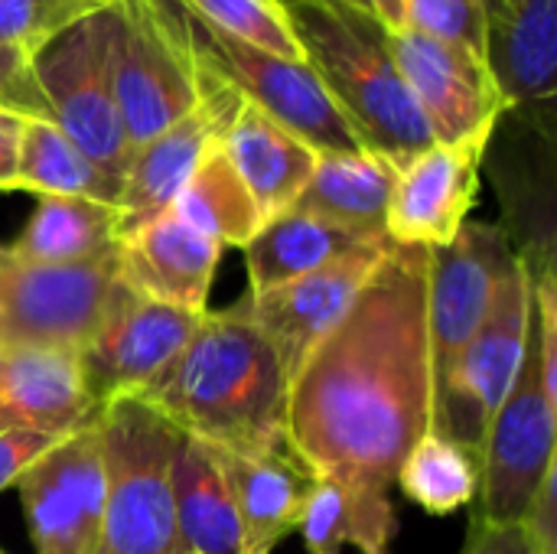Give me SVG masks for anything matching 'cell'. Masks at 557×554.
Returning a JSON list of instances; mask_svg holds the SVG:
<instances>
[{
	"label": "cell",
	"instance_id": "obj_16",
	"mask_svg": "<svg viewBox=\"0 0 557 554\" xmlns=\"http://www.w3.org/2000/svg\"><path fill=\"white\" fill-rule=\"evenodd\" d=\"M493 134H476L457 144H431L424 153L398 167L385 235L395 245L444 248L470 222L480 196V170Z\"/></svg>",
	"mask_w": 557,
	"mask_h": 554
},
{
	"label": "cell",
	"instance_id": "obj_17",
	"mask_svg": "<svg viewBox=\"0 0 557 554\" xmlns=\"http://www.w3.org/2000/svg\"><path fill=\"white\" fill-rule=\"evenodd\" d=\"M219 258L222 245L170 209L117 245V281L150 300L202 313Z\"/></svg>",
	"mask_w": 557,
	"mask_h": 554
},
{
	"label": "cell",
	"instance_id": "obj_36",
	"mask_svg": "<svg viewBox=\"0 0 557 554\" xmlns=\"http://www.w3.org/2000/svg\"><path fill=\"white\" fill-rule=\"evenodd\" d=\"M460 554H542L535 542L525 535L522 526H490L476 522L470 526V539Z\"/></svg>",
	"mask_w": 557,
	"mask_h": 554
},
{
	"label": "cell",
	"instance_id": "obj_9",
	"mask_svg": "<svg viewBox=\"0 0 557 554\" xmlns=\"http://www.w3.org/2000/svg\"><path fill=\"white\" fill-rule=\"evenodd\" d=\"M552 467H557V402L542 389L535 323L529 313L519 376L499 405L476 457L480 506L473 519L490 526H519Z\"/></svg>",
	"mask_w": 557,
	"mask_h": 554
},
{
	"label": "cell",
	"instance_id": "obj_31",
	"mask_svg": "<svg viewBox=\"0 0 557 554\" xmlns=\"http://www.w3.org/2000/svg\"><path fill=\"white\" fill-rule=\"evenodd\" d=\"M108 7L111 0H0V42L33 56L52 36Z\"/></svg>",
	"mask_w": 557,
	"mask_h": 554
},
{
	"label": "cell",
	"instance_id": "obj_37",
	"mask_svg": "<svg viewBox=\"0 0 557 554\" xmlns=\"http://www.w3.org/2000/svg\"><path fill=\"white\" fill-rule=\"evenodd\" d=\"M20 131H23V118L0 111V189H16Z\"/></svg>",
	"mask_w": 557,
	"mask_h": 554
},
{
	"label": "cell",
	"instance_id": "obj_24",
	"mask_svg": "<svg viewBox=\"0 0 557 554\" xmlns=\"http://www.w3.org/2000/svg\"><path fill=\"white\" fill-rule=\"evenodd\" d=\"M382 238H388V235H382ZM366 242H375V238L339 229L320 216L287 209V212L268 219L255 232V238L242 248L245 264H248L251 297L274 291L281 284H290L304 274H313Z\"/></svg>",
	"mask_w": 557,
	"mask_h": 554
},
{
	"label": "cell",
	"instance_id": "obj_21",
	"mask_svg": "<svg viewBox=\"0 0 557 554\" xmlns=\"http://www.w3.org/2000/svg\"><path fill=\"white\" fill-rule=\"evenodd\" d=\"M248 554H271L300 529L310 473L281 447L264 454L219 451Z\"/></svg>",
	"mask_w": 557,
	"mask_h": 554
},
{
	"label": "cell",
	"instance_id": "obj_15",
	"mask_svg": "<svg viewBox=\"0 0 557 554\" xmlns=\"http://www.w3.org/2000/svg\"><path fill=\"white\" fill-rule=\"evenodd\" d=\"M388 248V238L366 242L313 274L245 297V307L258 330L264 333V340L271 343L287 385L304 369L310 353L346 317V310L352 307V300L359 297V291L366 287V281L372 278Z\"/></svg>",
	"mask_w": 557,
	"mask_h": 554
},
{
	"label": "cell",
	"instance_id": "obj_27",
	"mask_svg": "<svg viewBox=\"0 0 557 554\" xmlns=\"http://www.w3.org/2000/svg\"><path fill=\"white\" fill-rule=\"evenodd\" d=\"M398 532L392 500L369 503L333 480H310L300 535L310 554H339L356 545L362 554H388Z\"/></svg>",
	"mask_w": 557,
	"mask_h": 554
},
{
	"label": "cell",
	"instance_id": "obj_1",
	"mask_svg": "<svg viewBox=\"0 0 557 554\" xmlns=\"http://www.w3.org/2000/svg\"><path fill=\"white\" fill-rule=\"evenodd\" d=\"M428 251H385L346 317L287 385L284 451L313 477L385 503L431 431Z\"/></svg>",
	"mask_w": 557,
	"mask_h": 554
},
{
	"label": "cell",
	"instance_id": "obj_5",
	"mask_svg": "<svg viewBox=\"0 0 557 554\" xmlns=\"http://www.w3.org/2000/svg\"><path fill=\"white\" fill-rule=\"evenodd\" d=\"M49 121L104 173L124 183L131 147L114 95V10H98L33 52Z\"/></svg>",
	"mask_w": 557,
	"mask_h": 554
},
{
	"label": "cell",
	"instance_id": "obj_19",
	"mask_svg": "<svg viewBox=\"0 0 557 554\" xmlns=\"http://www.w3.org/2000/svg\"><path fill=\"white\" fill-rule=\"evenodd\" d=\"M101 408L91 405L78 356L46 349H13L0 362V434L36 431L65 438L88 424Z\"/></svg>",
	"mask_w": 557,
	"mask_h": 554
},
{
	"label": "cell",
	"instance_id": "obj_2",
	"mask_svg": "<svg viewBox=\"0 0 557 554\" xmlns=\"http://www.w3.org/2000/svg\"><path fill=\"white\" fill-rule=\"evenodd\" d=\"M134 398L215 451L284 447L287 379L245 300L206 310L186 346Z\"/></svg>",
	"mask_w": 557,
	"mask_h": 554
},
{
	"label": "cell",
	"instance_id": "obj_13",
	"mask_svg": "<svg viewBox=\"0 0 557 554\" xmlns=\"http://www.w3.org/2000/svg\"><path fill=\"white\" fill-rule=\"evenodd\" d=\"M202 313L150 300L117 281L95 336L78 353L91 405L137 395L186 346Z\"/></svg>",
	"mask_w": 557,
	"mask_h": 554
},
{
	"label": "cell",
	"instance_id": "obj_12",
	"mask_svg": "<svg viewBox=\"0 0 557 554\" xmlns=\"http://www.w3.org/2000/svg\"><path fill=\"white\" fill-rule=\"evenodd\" d=\"M388 46L434 144L496 134V124L509 114V101L503 98L483 52L411 26L388 29Z\"/></svg>",
	"mask_w": 557,
	"mask_h": 554
},
{
	"label": "cell",
	"instance_id": "obj_8",
	"mask_svg": "<svg viewBox=\"0 0 557 554\" xmlns=\"http://www.w3.org/2000/svg\"><path fill=\"white\" fill-rule=\"evenodd\" d=\"M117 284V248L78 264L16 261L0 245V353H82Z\"/></svg>",
	"mask_w": 557,
	"mask_h": 554
},
{
	"label": "cell",
	"instance_id": "obj_23",
	"mask_svg": "<svg viewBox=\"0 0 557 554\" xmlns=\"http://www.w3.org/2000/svg\"><path fill=\"white\" fill-rule=\"evenodd\" d=\"M395 173H398L395 163L369 150L326 153L317 160L310 183L304 186V193L290 209L320 216L366 238H382Z\"/></svg>",
	"mask_w": 557,
	"mask_h": 554
},
{
	"label": "cell",
	"instance_id": "obj_6",
	"mask_svg": "<svg viewBox=\"0 0 557 554\" xmlns=\"http://www.w3.org/2000/svg\"><path fill=\"white\" fill-rule=\"evenodd\" d=\"M532 313V278L519 258L496 291L486 323L454 359L431 398V434L457 444L473 460L483 451L486 431L506 402L525 353Z\"/></svg>",
	"mask_w": 557,
	"mask_h": 554
},
{
	"label": "cell",
	"instance_id": "obj_11",
	"mask_svg": "<svg viewBox=\"0 0 557 554\" xmlns=\"http://www.w3.org/2000/svg\"><path fill=\"white\" fill-rule=\"evenodd\" d=\"M98 415L78 431L59 438L16 480L36 554H98L104 522Z\"/></svg>",
	"mask_w": 557,
	"mask_h": 554
},
{
	"label": "cell",
	"instance_id": "obj_26",
	"mask_svg": "<svg viewBox=\"0 0 557 554\" xmlns=\"http://www.w3.org/2000/svg\"><path fill=\"white\" fill-rule=\"evenodd\" d=\"M16 189H29L36 196H78L117 206L124 183L104 173L91 157H85L52 121L23 118Z\"/></svg>",
	"mask_w": 557,
	"mask_h": 554
},
{
	"label": "cell",
	"instance_id": "obj_32",
	"mask_svg": "<svg viewBox=\"0 0 557 554\" xmlns=\"http://www.w3.org/2000/svg\"><path fill=\"white\" fill-rule=\"evenodd\" d=\"M401 26L470 46L486 56L483 0H401Z\"/></svg>",
	"mask_w": 557,
	"mask_h": 554
},
{
	"label": "cell",
	"instance_id": "obj_34",
	"mask_svg": "<svg viewBox=\"0 0 557 554\" xmlns=\"http://www.w3.org/2000/svg\"><path fill=\"white\" fill-rule=\"evenodd\" d=\"M519 526L525 529V535L535 542L539 552L557 554V467H552L539 483Z\"/></svg>",
	"mask_w": 557,
	"mask_h": 554
},
{
	"label": "cell",
	"instance_id": "obj_30",
	"mask_svg": "<svg viewBox=\"0 0 557 554\" xmlns=\"http://www.w3.org/2000/svg\"><path fill=\"white\" fill-rule=\"evenodd\" d=\"M176 3L193 16H199L202 23L215 26L219 33H228L242 42H251L258 49L287 59H304L281 0H176Z\"/></svg>",
	"mask_w": 557,
	"mask_h": 554
},
{
	"label": "cell",
	"instance_id": "obj_38",
	"mask_svg": "<svg viewBox=\"0 0 557 554\" xmlns=\"http://www.w3.org/2000/svg\"><path fill=\"white\" fill-rule=\"evenodd\" d=\"M369 7L388 29L401 26V0H369Z\"/></svg>",
	"mask_w": 557,
	"mask_h": 554
},
{
	"label": "cell",
	"instance_id": "obj_28",
	"mask_svg": "<svg viewBox=\"0 0 557 554\" xmlns=\"http://www.w3.org/2000/svg\"><path fill=\"white\" fill-rule=\"evenodd\" d=\"M186 225L202 232L206 238L219 242L222 248H245L255 232L264 225L248 186L228 163L222 144H215L202 163L193 170L186 186L180 189L176 202L170 206Z\"/></svg>",
	"mask_w": 557,
	"mask_h": 554
},
{
	"label": "cell",
	"instance_id": "obj_39",
	"mask_svg": "<svg viewBox=\"0 0 557 554\" xmlns=\"http://www.w3.org/2000/svg\"><path fill=\"white\" fill-rule=\"evenodd\" d=\"M0 362H3V353H0Z\"/></svg>",
	"mask_w": 557,
	"mask_h": 554
},
{
	"label": "cell",
	"instance_id": "obj_18",
	"mask_svg": "<svg viewBox=\"0 0 557 554\" xmlns=\"http://www.w3.org/2000/svg\"><path fill=\"white\" fill-rule=\"evenodd\" d=\"M486 65L509 111L555 101L557 0H483Z\"/></svg>",
	"mask_w": 557,
	"mask_h": 554
},
{
	"label": "cell",
	"instance_id": "obj_7",
	"mask_svg": "<svg viewBox=\"0 0 557 554\" xmlns=\"http://www.w3.org/2000/svg\"><path fill=\"white\" fill-rule=\"evenodd\" d=\"M186 39L193 59L225 85H232L242 101L264 111L271 121L297 134L320 157L326 153H356L362 150L339 111L333 108L326 88L304 59H287L251 42H242L215 26L202 23L183 10Z\"/></svg>",
	"mask_w": 557,
	"mask_h": 554
},
{
	"label": "cell",
	"instance_id": "obj_35",
	"mask_svg": "<svg viewBox=\"0 0 557 554\" xmlns=\"http://www.w3.org/2000/svg\"><path fill=\"white\" fill-rule=\"evenodd\" d=\"M59 438L49 434H36V431H7L0 434V493L7 487H16V480L23 477V470L46 454Z\"/></svg>",
	"mask_w": 557,
	"mask_h": 554
},
{
	"label": "cell",
	"instance_id": "obj_10",
	"mask_svg": "<svg viewBox=\"0 0 557 554\" xmlns=\"http://www.w3.org/2000/svg\"><path fill=\"white\" fill-rule=\"evenodd\" d=\"M428 251V356L431 398L454 359L486 323L499 284L516 268L519 255L509 232L493 222H463L444 248Z\"/></svg>",
	"mask_w": 557,
	"mask_h": 554
},
{
	"label": "cell",
	"instance_id": "obj_3",
	"mask_svg": "<svg viewBox=\"0 0 557 554\" xmlns=\"http://www.w3.org/2000/svg\"><path fill=\"white\" fill-rule=\"evenodd\" d=\"M304 62L362 150L405 167L434 144L388 46V26L352 0H284Z\"/></svg>",
	"mask_w": 557,
	"mask_h": 554
},
{
	"label": "cell",
	"instance_id": "obj_22",
	"mask_svg": "<svg viewBox=\"0 0 557 554\" xmlns=\"http://www.w3.org/2000/svg\"><path fill=\"white\" fill-rule=\"evenodd\" d=\"M173 506L183 554H248L219 451L186 434L173 460Z\"/></svg>",
	"mask_w": 557,
	"mask_h": 554
},
{
	"label": "cell",
	"instance_id": "obj_20",
	"mask_svg": "<svg viewBox=\"0 0 557 554\" xmlns=\"http://www.w3.org/2000/svg\"><path fill=\"white\" fill-rule=\"evenodd\" d=\"M222 150L248 186L264 222L297 202L320 160L313 147L248 101H242L238 114L232 118Z\"/></svg>",
	"mask_w": 557,
	"mask_h": 554
},
{
	"label": "cell",
	"instance_id": "obj_4",
	"mask_svg": "<svg viewBox=\"0 0 557 554\" xmlns=\"http://www.w3.org/2000/svg\"><path fill=\"white\" fill-rule=\"evenodd\" d=\"M104 454V522L98 554H183L173 506V460L183 434L140 398L98 415Z\"/></svg>",
	"mask_w": 557,
	"mask_h": 554
},
{
	"label": "cell",
	"instance_id": "obj_25",
	"mask_svg": "<svg viewBox=\"0 0 557 554\" xmlns=\"http://www.w3.org/2000/svg\"><path fill=\"white\" fill-rule=\"evenodd\" d=\"M117 245V206L78 196H36L26 229L3 251L29 264H78L104 258Z\"/></svg>",
	"mask_w": 557,
	"mask_h": 554
},
{
	"label": "cell",
	"instance_id": "obj_40",
	"mask_svg": "<svg viewBox=\"0 0 557 554\" xmlns=\"http://www.w3.org/2000/svg\"><path fill=\"white\" fill-rule=\"evenodd\" d=\"M0 554H3V552H0Z\"/></svg>",
	"mask_w": 557,
	"mask_h": 554
},
{
	"label": "cell",
	"instance_id": "obj_33",
	"mask_svg": "<svg viewBox=\"0 0 557 554\" xmlns=\"http://www.w3.org/2000/svg\"><path fill=\"white\" fill-rule=\"evenodd\" d=\"M0 111L49 121L46 101L33 78V56L20 46H3V42H0Z\"/></svg>",
	"mask_w": 557,
	"mask_h": 554
},
{
	"label": "cell",
	"instance_id": "obj_14",
	"mask_svg": "<svg viewBox=\"0 0 557 554\" xmlns=\"http://www.w3.org/2000/svg\"><path fill=\"white\" fill-rule=\"evenodd\" d=\"M238 108H242V95L202 69L199 101L180 121H173L166 131H160L153 140H147L131 153L121 202H117L121 242L131 238L137 229H144L147 222H153L157 216L170 212V206L176 202L180 189L202 163V157L215 144H222Z\"/></svg>",
	"mask_w": 557,
	"mask_h": 554
},
{
	"label": "cell",
	"instance_id": "obj_29",
	"mask_svg": "<svg viewBox=\"0 0 557 554\" xmlns=\"http://www.w3.org/2000/svg\"><path fill=\"white\" fill-rule=\"evenodd\" d=\"M395 487L424 513L450 516L476 503V460L428 431L405 457Z\"/></svg>",
	"mask_w": 557,
	"mask_h": 554
}]
</instances>
